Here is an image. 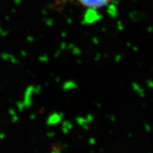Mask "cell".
I'll return each mask as SVG.
<instances>
[{
    "instance_id": "6da1fadb",
    "label": "cell",
    "mask_w": 153,
    "mask_h": 153,
    "mask_svg": "<svg viewBox=\"0 0 153 153\" xmlns=\"http://www.w3.org/2000/svg\"><path fill=\"white\" fill-rule=\"evenodd\" d=\"M77 2L89 10H95L105 7L111 0H77Z\"/></svg>"
}]
</instances>
